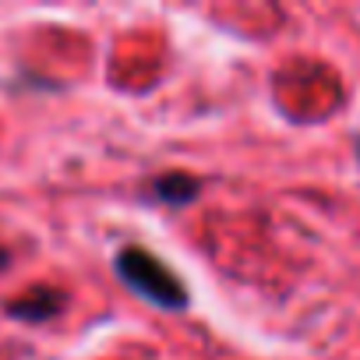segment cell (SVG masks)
<instances>
[{"label":"cell","instance_id":"obj_4","mask_svg":"<svg viewBox=\"0 0 360 360\" xmlns=\"http://www.w3.org/2000/svg\"><path fill=\"white\" fill-rule=\"evenodd\" d=\"M0 265H4V251H0Z\"/></svg>","mask_w":360,"mask_h":360},{"label":"cell","instance_id":"obj_1","mask_svg":"<svg viewBox=\"0 0 360 360\" xmlns=\"http://www.w3.org/2000/svg\"><path fill=\"white\" fill-rule=\"evenodd\" d=\"M117 272H120V279L131 286V290H138L145 300H152V304H159V307H166V311H180L188 304V290H184V283H180L152 251H145V248H124L120 251V258H117Z\"/></svg>","mask_w":360,"mask_h":360},{"label":"cell","instance_id":"obj_5","mask_svg":"<svg viewBox=\"0 0 360 360\" xmlns=\"http://www.w3.org/2000/svg\"><path fill=\"white\" fill-rule=\"evenodd\" d=\"M356 155H360V141H356Z\"/></svg>","mask_w":360,"mask_h":360},{"label":"cell","instance_id":"obj_2","mask_svg":"<svg viewBox=\"0 0 360 360\" xmlns=\"http://www.w3.org/2000/svg\"><path fill=\"white\" fill-rule=\"evenodd\" d=\"M57 307H60V297L53 290H32L29 297L11 304V314L15 318H29V321H43V318L57 314Z\"/></svg>","mask_w":360,"mask_h":360},{"label":"cell","instance_id":"obj_3","mask_svg":"<svg viewBox=\"0 0 360 360\" xmlns=\"http://www.w3.org/2000/svg\"><path fill=\"white\" fill-rule=\"evenodd\" d=\"M155 195H159V202L184 205V202H191L198 195V180H191L184 173H169V176H162L159 184H155Z\"/></svg>","mask_w":360,"mask_h":360}]
</instances>
